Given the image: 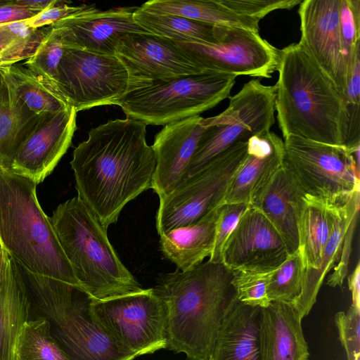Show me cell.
<instances>
[{
  "instance_id": "1",
  "label": "cell",
  "mask_w": 360,
  "mask_h": 360,
  "mask_svg": "<svg viewBox=\"0 0 360 360\" xmlns=\"http://www.w3.org/2000/svg\"><path fill=\"white\" fill-rule=\"evenodd\" d=\"M146 136L140 120H110L91 129L73 152L77 197L106 229L129 202L152 188L156 158Z\"/></svg>"
},
{
  "instance_id": "2",
  "label": "cell",
  "mask_w": 360,
  "mask_h": 360,
  "mask_svg": "<svg viewBox=\"0 0 360 360\" xmlns=\"http://www.w3.org/2000/svg\"><path fill=\"white\" fill-rule=\"evenodd\" d=\"M233 271L207 260L162 276L153 290L167 319V348L186 360H208L223 319L236 298Z\"/></svg>"
},
{
  "instance_id": "3",
  "label": "cell",
  "mask_w": 360,
  "mask_h": 360,
  "mask_svg": "<svg viewBox=\"0 0 360 360\" xmlns=\"http://www.w3.org/2000/svg\"><path fill=\"white\" fill-rule=\"evenodd\" d=\"M275 107L283 138L345 146L344 97L299 44L280 50Z\"/></svg>"
},
{
  "instance_id": "4",
  "label": "cell",
  "mask_w": 360,
  "mask_h": 360,
  "mask_svg": "<svg viewBox=\"0 0 360 360\" xmlns=\"http://www.w3.org/2000/svg\"><path fill=\"white\" fill-rule=\"evenodd\" d=\"M36 187L29 177L0 167V248L28 271L82 289L39 203Z\"/></svg>"
},
{
  "instance_id": "5",
  "label": "cell",
  "mask_w": 360,
  "mask_h": 360,
  "mask_svg": "<svg viewBox=\"0 0 360 360\" xmlns=\"http://www.w3.org/2000/svg\"><path fill=\"white\" fill-rule=\"evenodd\" d=\"M49 219L76 278L92 299L143 289L122 262L107 229L77 197L60 204Z\"/></svg>"
},
{
  "instance_id": "6",
  "label": "cell",
  "mask_w": 360,
  "mask_h": 360,
  "mask_svg": "<svg viewBox=\"0 0 360 360\" xmlns=\"http://www.w3.org/2000/svg\"><path fill=\"white\" fill-rule=\"evenodd\" d=\"M236 75H186L127 93L117 103L127 117L166 125L210 110L230 97Z\"/></svg>"
},
{
  "instance_id": "7",
  "label": "cell",
  "mask_w": 360,
  "mask_h": 360,
  "mask_svg": "<svg viewBox=\"0 0 360 360\" xmlns=\"http://www.w3.org/2000/svg\"><path fill=\"white\" fill-rule=\"evenodd\" d=\"M276 97V84L266 86L259 79H251L229 97L224 111L203 118L201 124L205 129L180 183L204 169L235 143L270 131L275 122Z\"/></svg>"
},
{
  "instance_id": "8",
  "label": "cell",
  "mask_w": 360,
  "mask_h": 360,
  "mask_svg": "<svg viewBox=\"0 0 360 360\" xmlns=\"http://www.w3.org/2000/svg\"><path fill=\"white\" fill-rule=\"evenodd\" d=\"M283 142V164L304 195L338 205L360 191L359 148L351 153L343 146L295 136Z\"/></svg>"
},
{
  "instance_id": "9",
  "label": "cell",
  "mask_w": 360,
  "mask_h": 360,
  "mask_svg": "<svg viewBox=\"0 0 360 360\" xmlns=\"http://www.w3.org/2000/svg\"><path fill=\"white\" fill-rule=\"evenodd\" d=\"M90 311L124 352L139 356L167 348L165 309L153 288L104 300L92 299Z\"/></svg>"
},
{
  "instance_id": "10",
  "label": "cell",
  "mask_w": 360,
  "mask_h": 360,
  "mask_svg": "<svg viewBox=\"0 0 360 360\" xmlns=\"http://www.w3.org/2000/svg\"><path fill=\"white\" fill-rule=\"evenodd\" d=\"M246 155L247 141H238L160 198L156 215L158 234L195 223L221 206L230 183Z\"/></svg>"
},
{
  "instance_id": "11",
  "label": "cell",
  "mask_w": 360,
  "mask_h": 360,
  "mask_svg": "<svg viewBox=\"0 0 360 360\" xmlns=\"http://www.w3.org/2000/svg\"><path fill=\"white\" fill-rule=\"evenodd\" d=\"M54 87L78 112L117 105L127 93L128 75L115 56L65 48Z\"/></svg>"
},
{
  "instance_id": "12",
  "label": "cell",
  "mask_w": 360,
  "mask_h": 360,
  "mask_svg": "<svg viewBox=\"0 0 360 360\" xmlns=\"http://www.w3.org/2000/svg\"><path fill=\"white\" fill-rule=\"evenodd\" d=\"M115 56L128 75L127 93L180 77L205 73L177 41L151 33L122 36L115 46Z\"/></svg>"
},
{
  "instance_id": "13",
  "label": "cell",
  "mask_w": 360,
  "mask_h": 360,
  "mask_svg": "<svg viewBox=\"0 0 360 360\" xmlns=\"http://www.w3.org/2000/svg\"><path fill=\"white\" fill-rule=\"evenodd\" d=\"M203 72L271 78L277 70L280 50L259 32L227 27L217 44L178 42Z\"/></svg>"
},
{
  "instance_id": "14",
  "label": "cell",
  "mask_w": 360,
  "mask_h": 360,
  "mask_svg": "<svg viewBox=\"0 0 360 360\" xmlns=\"http://www.w3.org/2000/svg\"><path fill=\"white\" fill-rule=\"evenodd\" d=\"M340 0H304L300 4L299 44L344 97L352 68L339 29Z\"/></svg>"
},
{
  "instance_id": "15",
  "label": "cell",
  "mask_w": 360,
  "mask_h": 360,
  "mask_svg": "<svg viewBox=\"0 0 360 360\" xmlns=\"http://www.w3.org/2000/svg\"><path fill=\"white\" fill-rule=\"evenodd\" d=\"M91 300L84 290L76 288L50 319L57 342L70 360H134L137 356L121 349L94 319Z\"/></svg>"
},
{
  "instance_id": "16",
  "label": "cell",
  "mask_w": 360,
  "mask_h": 360,
  "mask_svg": "<svg viewBox=\"0 0 360 360\" xmlns=\"http://www.w3.org/2000/svg\"><path fill=\"white\" fill-rule=\"evenodd\" d=\"M288 255L277 229L262 212L249 206L224 245L222 263L231 271L269 272Z\"/></svg>"
},
{
  "instance_id": "17",
  "label": "cell",
  "mask_w": 360,
  "mask_h": 360,
  "mask_svg": "<svg viewBox=\"0 0 360 360\" xmlns=\"http://www.w3.org/2000/svg\"><path fill=\"white\" fill-rule=\"evenodd\" d=\"M77 112L70 106L57 112L38 115L9 169L29 177L37 184L41 183L70 147L77 129Z\"/></svg>"
},
{
  "instance_id": "18",
  "label": "cell",
  "mask_w": 360,
  "mask_h": 360,
  "mask_svg": "<svg viewBox=\"0 0 360 360\" xmlns=\"http://www.w3.org/2000/svg\"><path fill=\"white\" fill-rule=\"evenodd\" d=\"M137 8L120 6L99 10L90 5L50 26L60 31L65 48L115 56V46L122 36L150 33L134 20Z\"/></svg>"
},
{
  "instance_id": "19",
  "label": "cell",
  "mask_w": 360,
  "mask_h": 360,
  "mask_svg": "<svg viewBox=\"0 0 360 360\" xmlns=\"http://www.w3.org/2000/svg\"><path fill=\"white\" fill-rule=\"evenodd\" d=\"M203 118L192 116L165 125L151 146L156 158L153 190L161 198L180 183L205 127Z\"/></svg>"
},
{
  "instance_id": "20",
  "label": "cell",
  "mask_w": 360,
  "mask_h": 360,
  "mask_svg": "<svg viewBox=\"0 0 360 360\" xmlns=\"http://www.w3.org/2000/svg\"><path fill=\"white\" fill-rule=\"evenodd\" d=\"M284 142L271 131L255 134L247 140V155L235 173L224 204L250 202L282 166Z\"/></svg>"
},
{
  "instance_id": "21",
  "label": "cell",
  "mask_w": 360,
  "mask_h": 360,
  "mask_svg": "<svg viewBox=\"0 0 360 360\" xmlns=\"http://www.w3.org/2000/svg\"><path fill=\"white\" fill-rule=\"evenodd\" d=\"M304 195L283 163L250 203L277 229L289 254L299 248V223Z\"/></svg>"
},
{
  "instance_id": "22",
  "label": "cell",
  "mask_w": 360,
  "mask_h": 360,
  "mask_svg": "<svg viewBox=\"0 0 360 360\" xmlns=\"http://www.w3.org/2000/svg\"><path fill=\"white\" fill-rule=\"evenodd\" d=\"M302 319L292 302L272 301L261 308L262 360H309Z\"/></svg>"
},
{
  "instance_id": "23",
  "label": "cell",
  "mask_w": 360,
  "mask_h": 360,
  "mask_svg": "<svg viewBox=\"0 0 360 360\" xmlns=\"http://www.w3.org/2000/svg\"><path fill=\"white\" fill-rule=\"evenodd\" d=\"M261 307L240 302L229 308L208 360H262L259 340Z\"/></svg>"
},
{
  "instance_id": "24",
  "label": "cell",
  "mask_w": 360,
  "mask_h": 360,
  "mask_svg": "<svg viewBox=\"0 0 360 360\" xmlns=\"http://www.w3.org/2000/svg\"><path fill=\"white\" fill-rule=\"evenodd\" d=\"M359 191L354 192L345 202L336 206L333 230L323 250L319 266L315 269H305L301 292L292 302L301 319L311 311L325 276L340 259L348 227L359 215Z\"/></svg>"
},
{
  "instance_id": "25",
  "label": "cell",
  "mask_w": 360,
  "mask_h": 360,
  "mask_svg": "<svg viewBox=\"0 0 360 360\" xmlns=\"http://www.w3.org/2000/svg\"><path fill=\"white\" fill-rule=\"evenodd\" d=\"M219 207L195 223L173 229L160 236L162 252L176 266L177 270H190L210 256Z\"/></svg>"
},
{
  "instance_id": "26",
  "label": "cell",
  "mask_w": 360,
  "mask_h": 360,
  "mask_svg": "<svg viewBox=\"0 0 360 360\" xmlns=\"http://www.w3.org/2000/svg\"><path fill=\"white\" fill-rule=\"evenodd\" d=\"M37 117L20 96L6 68L0 67V167L10 169Z\"/></svg>"
},
{
  "instance_id": "27",
  "label": "cell",
  "mask_w": 360,
  "mask_h": 360,
  "mask_svg": "<svg viewBox=\"0 0 360 360\" xmlns=\"http://www.w3.org/2000/svg\"><path fill=\"white\" fill-rule=\"evenodd\" d=\"M31 300L17 263L11 257L0 286V360H15L17 342L29 320Z\"/></svg>"
},
{
  "instance_id": "28",
  "label": "cell",
  "mask_w": 360,
  "mask_h": 360,
  "mask_svg": "<svg viewBox=\"0 0 360 360\" xmlns=\"http://www.w3.org/2000/svg\"><path fill=\"white\" fill-rule=\"evenodd\" d=\"M142 9L179 15L193 20L259 32V20L240 15L224 6L221 0H152L143 4Z\"/></svg>"
},
{
  "instance_id": "29",
  "label": "cell",
  "mask_w": 360,
  "mask_h": 360,
  "mask_svg": "<svg viewBox=\"0 0 360 360\" xmlns=\"http://www.w3.org/2000/svg\"><path fill=\"white\" fill-rule=\"evenodd\" d=\"M133 18L148 32L177 42L217 44L223 39L227 27L179 15L151 12L140 6L134 11Z\"/></svg>"
},
{
  "instance_id": "30",
  "label": "cell",
  "mask_w": 360,
  "mask_h": 360,
  "mask_svg": "<svg viewBox=\"0 0 360 360\" xmlns=\"http://www.w3.org/2000/svg\"><path fill=\"white\" fill-rule=\"evenodd\" d=\"M337 205L307 195L304 197L299 223V248L304 254L305 269L319 266L333 230Z\"/></svg>"
},
{
  "instance_id": "31",
  "label": "cell",
  "mask_w": 360,
  "mask_h": 360,
  "mask_svg": "<svg viewBox=\"0 0 360 360\" xmlns=\"http://www.w3.org/2000/svg\"><path fill=\"white\" fill-rule=\"evenodd\" d=\"M4 68L21 98L37 115L57 112L70 107L65 99L54 88L23 63H18Z\"/></svg>"
},
{
  "instance_id": "32",
  "label": "cell",
  "mask_w": 360,
  "mask_h": 360,
  "mask_svg": "<svg viewBox=\"0 0 360 360\" xmlns=\"http://www.w3.org/2000/svg\"><path fill=\"white\" fill-rule=\"evenodd\" d=\"M15 360H70L44 317L28 320L19 335Z\"/></svg>"
},
{
  "instance_id": "33",
  "label": "cell",
  "mask_w": 360,
  "mask_h": 360,
  "mask_svg": "<svg viewBox=\"0 0 360 360\" xmlns=\"http://www.w3.org/2000/svg\"><path fill=\"white\" fill-rule=\"evenodd\" d=\"M305 269L304 254L298 248L271 272L266 288L269 300L292 302L301 292Z\"/></svg>"
},
{
  "instance_id": "34",
  "label": "cell",
  "mask_w": 360,
  "mask_h": 360,
  "mask_svg": "<svg viewBox=\"0 0 360 360\" xmlns=\"http://www.w3.org/2000/svg\"><path fill=\"white\" fill-rule=\"evenodd\" d=\"M11 37L9 46L0 54V67L30 58L42 43L48 30L30 27L26 21L6 24Z\"/></svg>"
},
{
  "instance_id": "35",
  "label": "cell",
  "mask_w": 360,
  "mask_h": 360,
  "mask_svg": "<svg viewBox=\"0 0 360 360\" xmlns=\"http://www.w3.org/2000/svg\"><path fill=\"white\" fill-rule=\"evenodd\" d=\"M65 49L60 31L49 26L42 43L35 53L26 60L23 65L55 89V76Z\"/></svg>"
},
{
  "instance_id": "36",
  "label": "cell",
  "mask_w": 360,
  "mask_h": 360,
  "mask_svg": "<svg viewBox=\"0 0 360 360\" xmlns=\"http://www.w3.org/2000/svg\"><path fill=\"white\" fill-rule=\"evenodd\" d=\"M346 120L345 147L349 153L360 148V52L354 60L344 94Z\"/></svg>"
},
{
  "instance_id": "37",
  "label": "cell",
  "mask_w": 360,
  "mask_h": 360,
  "mask_svg": "<svg viewBox=\"0 0 360 360\" xmlns=\"http://www.w3.org/2000/svg\"><path fill=\"white\" fill-rule=\"evenodd\" d=\"M232 284L236 290V297L242 303L265 308L269 305L266 288L269 276L273 271L257 272L249 271H232Z\"/></svg>"
},
{
  "instance_id": "38",
  "label": "cell",
  "mask_w": 360,
  "mask_h": 360,
  "mask_svg": "<svg viewBox=\"0 0 360 360\" xmlns=\"http://www.w3.org/2000/svg\"><path fill=\"white\" fill-rule=\"evenodd\" d=\"M339 29L345 53L352 68L356 55L360 52L359 0H340Z\"/></svg>"
},
{
  "instance_id": "39",
  "label": "cell",
  "mask_w": 360,
  "mask_h": 360,
  "mask_svg": "<svg viewBox=\"0 0 360 360\" xmlns=\"http://www.w3.org/2000/svg\"><path fill=\"white\" fill-rule=\"evenodd\" d=\"M249 206L250 205L245 203L224 204L220 206L216 224L214 245L209 256V261L222 263V252L224 245Z\"/></svg>"
},
{
  "instance_id": "40",
  "label": "cell",
  "mask_w": 360,
  "mask_h": 360,
  "mask_svg": "<svg viewBox=\"0 0 360 360\" xmlns=\"http://www.w3.org/2000/svg\"><path fill=\"white\" fill-rule=\"evenodd\" d=\"M335 322L347 360H360V309L350 306L335 314Z\"/></svg>"
},
{
  "instance_id": "41",
  "label": "cell",
  "mask_w": 360,
  "mask_h": 360,
  "mask_svg": "<svg viewBox=\"0 0 360 360\" xmlns=\"http://www.w3.org/2000/svg\"><path fill=\"white\" fill-rule=\"evenodd\" d=\"M234 13L259 21L269 13L278 9H291L302 0H221Z\"/></svg>"
},
{
  "instance_id": "42",
  "label": "cell",
  "mask_w": 360,
  "mask_h": 360,
  "mask_svg": "<svg viewBox=\"0 0 360 360\" xmlns=\"http://www.w3.org/2000/svg\"><path fill=\"white\" fill-rule=\"evenodd\" d=\"M90 5L69 6L65 2L57 1L30 20H25L32 27L41 28L46 25H52L55 22L78 13Z\"/></svg>"
},
{
  "instance_id": "43",
  "label": "cell",
  "mask_w": 360,
  "mask_h": 360,
  "mask_svg": "<svg viewBox=\"0 0 360 360\" xmlns=\"http://www.w3.org/2000/svg\"><path fill=\"white\" fill-rule=\"evenodd\" d=\"M357 219L358 217L354 218L348 227L344 239L340 259L334 267L333 274H331L328 278L327 285L330 287L342 286L343 281L347 274Z\"/></svg>"
},
{
  "instance_id": "44",
  "label": "cell",
  "mask_w": 360,
  "mask_h": 360,
  "mask_svg": "<svg viewBox=\"0 0 360 360\" xmlns=\"http://www.w3.org/2000/svg\"><path fill=\"white\" fill-rule=\"evenodd\" d=\"M39 13L15 5L10 0L0 1V25L30 20Z\"/></svg>"
},
{
  "instance_id": "45",
  "label": "cell",
  "mask_w": 360,
  "mask_h": 360,
  "mask_svg": "<svg viewBox=\"0 0 360 360\" xmlns=\"http://www.w3.org/2000/svg\"><path fill=\"white\" fill-rule=\"evenodd\" d=\"M348 285L352 292V304L351 306L360 309V263L357 262L353 272L349 277Z\"/></svg>"
},
{
  "instance_id": "46",
  "label": "cell",
  "mask_w": 360,
  "mask_h": 360,
  "mask_svg": "<svg viewBox=\"0 0 360 360\" xmlns=\"http://www.w3.org/2000/svg\"><path fill=\"white\" fill-rule=\"evenodd\" d=\"M10 1L22 8L41 13L53 4L56 0H10Z\"/></svg>"
},
{
  "instance_id": "47",
  "label": "cell",
  "mask_w": 360,
  "mask_h": 360,
  "mask_svg": "<svg viewBox=\"0 0 360 360\" xmlns=\"http://www.w3.org/2000/svg\"><path fill=\"white\" fill-rule=\"evenodd\" d=\"M10 260L11 257L7 252L0 248V286L7 275Z\"/></svg>"
},
{
  "instance_id": "48",
  "label": "cell",
  "mask_w": 360,
  "mask_h": 360,
  "mask_svg": "<svg viewBox=\"0 0 360 360\" xmlns=\"http://www.w3.org/2000/svg\"><path fill=\"white\" fill-rule=\"evenodd\" d=\"M11 37L6 24L0 25V54L9 46Z\"/></svg>"
}]
</instances>
